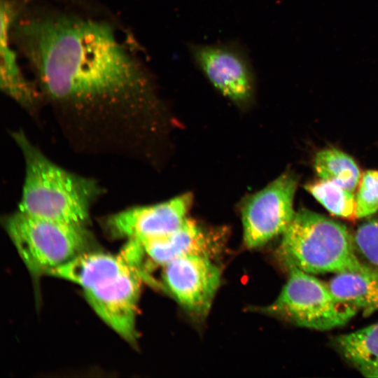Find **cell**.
Instances as JSON below:
<instances>
[{
	"label": "cell",
	"instance_id": "8",
	"mask_svg": "<svg viewBox=\"0 0 378 378\" xmlns=\"http://www.w3.org/2000/svg\"><path fill=\"white\" fill-rule=\"evenodd\" d=\"M163 283L178 304L192 315H207L221 279L213 258L192 255L163 266Z\"/></svg>",
	"mask_w": 378,
	"mask_h": 378
},
{
	"label": "cell",
	"instance_id": "15",
	"mask_svg": "<svg viewBox=\"0 0 378 378\" xmlns=\"http://www.w3.org/2000/svg\"><path fill=\"white\" fill-rule=\"evenodd\" d=\"M335 342L342 355L360 373L378 378V323L339 335Z\"/></svg>",
	"mask_w": 378,
	"mask_h": 378
},
{
	"label": "cell",
	"instance_id": "4",
	"mask_svg": "<svg viewBox=\"0 0 378 378\" xmlns=\"http://www.w3.org/2000/svg\"><path fill=\"white\" fill-rule=\"evenodd\" d=\"M4 227L23 262L35 276L48 275L90 248V237L85 227L19 210L6 218Z\"/></svg>",
	"mask_w": 378,
	"mask_h": 378
},
{
	"label": "cell",
	"instance_id": "2",
	"mask_svg": "<svg viewBox=\"0 0 378 378\" xmlns=\"http://www.w3.org/2000/svg\"><path fill=\"white\" fill-rule=\"evenodd\" d=\"M25 162L19 211L34 216L85 227L97 187L90 179L57 165L21 132L14 136Z\"/></svg>",
	"mask_w": 378,
	"mask_h": 378
},
{
	"label": "cell",
	"instance_id": "14",
	"mask_svg": "<svg viewBox=\"0 0 378 378\" xmlns=\"http://www.w3.org/2000/svg\"><path fill=\"white\" fill-rule=\"evenodd\" d=\"M328 286L340 301L365 314L378 311V270L368 274H337Z\"/></svg>",
	"mask_w": 378,
	"mask_h": 378
},
{
	"label": "cell",
	"instance_id": "18",
	"mask_svg": "<svg viewBox=\"0 0 378 378\" xmlns=\"http://www.w3.org/2000/svg\"><path fill=\"white\" fill-rule=\"evenodd\" d=\"M378 210V170H368L363 175L356 198L355 217L362 218Z\"/></svg>",
	"mask_w": 378,
	"mask_h": 378
},
{
	"label": "cell",
	"instance_id": "17",
	"mask_svg": "<svg viewBox=\"0 0 378 378\" xmlns=\"http://www.w3.org/2000/svg\"><path fill=\"white\" fill-rule=\"evenodd\" d=\"M305 189L330 214L344 218L355 217L356 198L353 192L328 180L307 183Z\"/></svg>",
	"mask_w": 378,
	"mask_h": 378
},
{
	"label": "cell",
	"instance_id": "5",
	"mask_svg": "<svg viewBox=\"0 0 378 378\" xmlns=\"http://www.w3.org/2000/svg\"><path fill=\"white\" fill-rule=\"evenodd\" d=\"M288 280L276 299L262 309L295 325L327 330L347 323L357 309L340 301L328 285L313 274L288 267Z\"/></svg>",
	"mask_w": 378,
	"mask_h": 378
},
{
	"label": "cell",
	"instance_id": "19",
	"mask_svg": "<svg viewBox=\"0 0 378 378\" xmlns=\"http://www.w3.org/2000/svg\"><path fill=\"white\" fill-rule=\"evenodd\" d=\"M354 241L363 256L378 268V218L360 225L355 232Z\"/></svg>",
	"mask_w": 378,
	"mask_h": 378
},
{
	"label": "cell",
	"instance_id": "16",
	"mask_svg": "<svg viewBox=\"0 0 378 378\" xmlns=\"http://www.w3.org/2000/svg\"><path fill=\"white\" fill-rule=\"evenodd\" d=\"M314 167L320 178L333 181L351 192L360 181V170L354 160L336 148L318 152Z\"/></svg>",
	"mask_w": 378,
	"mask_h": 378
},
{
	"label": "cell",
	"instance_id": "10",
	"mask_svg": "<svg viewBox=\"0 0 378 378\" xmlns=\"http://www.w3.org/2000/svg\"><path fill=\"white\" fill-rule=\"evenodd\" d=\"M144 276L141 272H134L84 290L85 297L96 314L130 343L136 340V316Z\"/></svg>",
	"mask_w": 378,
	"mask_h": 378
},
{
	"label": "cell",
	"instance_id": "1",
	"mask_svg": "<svg viewBox=\"0 0 378 378\" xmlns=\"http://www.w3.org/2000/svg\"><path fill=\"white\" fill-rule=\"evenodd\" d=\"M5 27L52 100L79 106L117 104L148 93L145 67L107 20L59 5L17 0Z\"/></svg>",
	"mask_w": 378,
	"mask_h": 378
},
{
	"label": "cell",
	"instance_id": "11",
	"mask_svg": "<svg viewBox=\"0 0 378 378\" xmlns=\"http://www.w3.org/2000/svg\"><path fill=\"white\" fill-rule=\"evenodd\" d=\"M223 232L207 230L188 218L176 230L167 234L136 240L149 260L164 266L181 257L201 255L214 258L224 244Z\"/></svg>",
	"mask_w": 378,
	"mask_h": 378
},
{
	"label": "cell",
	"instance_id": "12",
	"mask_svg": "<svg viewBox=\"0 0 378 378\" xmlns=\"http://www.w3.org/2000/svg\"><path fill=\"white\" fill-rule=\"evenodd\" d=\"M134 272L144 274L122 254L87 251L55 268L48 275L76 284L86 290Z\"/></svg>",
	"mask_w": 378,
	"mask_h": 378
},
{
	"label": "cell",
	"instance_id": "9",
	"mask_svg": "<svg viewBox=\"0 0 378 378\" xmlns=\"http://www.w3.org/2000/svg\"><path fill=\"white\" fill-rule=\"evenodd\" d=\"M190 194L156 204L130 208L109 216L106 225L110 234L127 240H141L171 233L188 218Z\"/></svg>",
	"mask_w": 378,
	"mask_h": 378
},
{
	"label": "cell",
	"instance_id": "3",
	"mask_svg": "<svg viewBox=\"0 0 378 378\" xmlns=\"http://www.w3.org/2000/svg\"><path fill=\"white\" fill-rule=\"evenodd\" d=\"M354 245L345 225L300 209L282 234L278 255L287 268L295 267L312 274L377 270L359 260Z\"/></svg>",
	"mask_w": 378,
	"mask_h": 378
},
{
	"label": "cell",
	"instance_id": "6",
	"mask_svg": "<svg viewBox=\"0 0 378 378\" xmlns=\"http://www.w3.org/2000/svg\"><path fill=\"white\" fill-rule=\"evenodd\" d=\"M297 184L294 175L284 173L246 200L241 209L246 247H259L283 234L295 214L293 199Z\"/></svg>",
	"mask_w": 378,
	"mask_h": 378
},
{
	"label": "cell",
	"instance_id": "13",
	"mask_svg": "<svg viewBox=\"0 0 378 378\" xmlns=\"http://www.w3.org/2000/svg\"><path fill=\"white\" fill-rule=\"evenodd\" d=\"M0 38L1 88L18 104L32 109L38 104L39 92L23 74L17 50L3 28H1Z\"/></svg>",
	"mask_w": 378,
	"mask_h": 378
},
{
	"label": "cell",
	"instance_id": "7",
	"mask_svg": "<svg viewBox=\"0 0 378 378\" xmlns=\"http://www.w3.org/2000/svg\"><path fill=\"white\" fill-rule=\"evenodd\" d=\"M188 48L197 68L221 94L237 104H246L251 99L253 69L239 45L192 43Z\"/></svg>",
	"mask_w": 378,
	"mask_h": 378
}]
</instances>
